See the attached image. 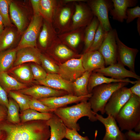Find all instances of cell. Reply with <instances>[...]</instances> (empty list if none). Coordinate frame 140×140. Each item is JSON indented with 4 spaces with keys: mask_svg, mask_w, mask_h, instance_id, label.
I'll return each mask as SVG.
<instances>
[{
    "mask_svg": "<svg viewBox=\"0 0 140 140\" xmlns=\"http://www.w3.org/2000/svg\"><path fill=\"white\" fill-rule=\"evenodd\" d=\"M47 121L38 120L13 124L7 121L0 124L5 133L4 140H48L50 136Z\"/></svg>",
    "mask_w": 140,
    "mask_h": 140,
    "instance_id": "cell-1",
    "label": "cell"
},
{
    "mask_svg": "<svg viewBox=\"0 0 140 140\" xmlns=\"http://www.w3.org/2000/svg\"><path fill=\"white\" fill-rule=\"evenodd\" d=\"M53 113L61 120L68 128L77 131L80 129L77 122L82 117L87 116L93 122L97 120L95 113L91 109L90 103L87 100L82 101L72 106L57 109Z\"/></svg>",
    "mask_w": 140,
    "mask_h": 140,
    "instance_id": "cell-2",
    "label": "cell"
},
{
    "mask_svg": "<svg viewBox=\"0 0 140 140\" xmlns=\"http://www.w3.org/2000/svg\"><path fill=\"white\" fill-rule=\"evenodd\" d=\"M115 118L121 131L134 129L140 123V97L132 94Z\"/></svg>",
    "mask_w": 140,
    "mask_h": 140,
    "instance_id": "cell-3",
    "label": "cell"
},
{
    "mask_svg": "<svg viewBox=\"0 0 140 140\" xmlns=\"http://www.w3.org/2000/svg\"><path fill=\"white\" fill-rule=\"evenodd\" d=\"M129 83L124 82L103 84L94 87L89 102L93 111L96 113L100 111L104 114V107L113 93L116 90L125 86Z\"/></svg>",
    "mask_w": 140,
    "mask_h": 140,
    "instance_id": "cell-4",
    "label": "cell"
},
{
    "mask_svg": "<svg viewBox=\"0 0 140 140\" xmlns=\"http://www.w3.org/2000/svg\"><path fill=\"white\" fill-rule=\"evenodd\" d=\"M74 11V4H67L59 1L52 23L56 30H58V34L70 31L72 18Z\"/></svg>",
    "mask_w": 140,
    "mask_h": 140,
    "instance_id": "cell-5",
    "label": "cell"
},
{
    "mask_svg": "<svg viewBox=\"0 0 140 140\" xmlns=\"http://www.w3.org/2000/svg\"><path fill=\"white\" fill-rule=\"evenodd\" d=\"M94 16L106 32L112 29L108 17V13L113 7L112 1L107 0H89L86 1Z\"/></svg>",
    "mask_w": 140,
    "mask_h": 140,
    "instance_id": "cell-6",
    "label": "cell"
},
{
    "mask_svg": "<svg viewBox=\"0 0 140 140\" xmlns=\"http://www.w3.org/2000/svg\"><path fill=\"white\" fill-rule=\"evenodd\" d=\"M132 94L130 88L125 86L115 90L105 106V113L115 118L121 108L129 100Z\"/></svg>",
    "mask_w": 140,
    "mask_h": 140,
    "instance_id": "cell-7",
    "label": "cell"
},
{
    "mask_svg": "<svg viewBox=\"0 0 140 140\" xmlns=\"http://www.w3.org/2000/svg\"><path fill=\"white\" fill-rule=\"evenodd\" d=\"M43 21V18L40 14L34 15L16 48L17 50L24 47L36 46L37 39L42 25Z\"/></svg>",
    "mask_w": 140,
    "mask_h": 140,
    "instance_id": "cell-8",
    "label": "cell"
},
{
    "mask_svg": "<svg viewBox=\"0 0 140 140\" xmlns=\"http://www.w3.org/2000/svg\"><path fill=\"white\" fill-rule=\"evenodd\" d=\"M117 32L115 29H112L108 31L98 50L104 58L106 65L117 62V46L116 40Z\"/></svg>",
    "mask_w": 140,
    "mask_h": 140,
    "instance_id": "cell-9",
    "label": "cell"
},
{
    "mask_svg": "<svg viewBox=\"0 0 140 140\" xmlns=\"http://www.w3.org/2000/svg\"><path fill=\"white\" fill-rule=\"evenodd\" d=\"M58 66V74L65 80L72 82L85 72L82 65L81 56L79 58L69 59Z\"/></svg>",
    "mask_w": 140,
    "mask_h": 140,
    "instance_id": "cell-10",
    "label": "cell"
},
{
    "mask_svg": "<svg viewBox=\"0 0 140 140\" xmlns=\"http://www.w3.org/2000/svg\"><path fill=\"white\" fill-rule=\"evenodd\" d=\"M83 2L74 3L75 11L72 18L70 31L86 27L93 18L94 16L90 7Z\"/></svg>",
    "mask_w": 140,
    "mask_h": 140,
    "instance_id": "cell-11",
    "label": "cell"
},
{
    "mask_svg": "<svg viewBox=\"0 0 140 140\" xmlns=\"http://www.w3.org/2000/svg\"><path fill=\"white\" fill-rule=\"evenodd\" d=\"M116 40L117 46V62L128 67L130 71L135 73V61L138 50L129 47L125 45L119 39L117 32Z\"/></svg>",
    "mask_w": 140,
    "mask_h": 140,
    "instance_id": "cell-12",
    "label": "cell"
},
{
    "mask_svg": "<svg viewBox=\"0 0 140 140\" xmlns=\"http://www.w3.org/2000/svg\"><path fill=\"white\" fill-rule=\"evenodd\" d=\"M92 95V93L82 96H77L67 94L57 97L42 98L38 100L50 109L55 110L64 107L68 104L73 103H78L83 101H87Z\"/></svg>",
    "mask_w": 140,
    "mask_h": 140,
    "instance_id": "cell-13",
    "label": "cell"
},
{
    "mask_svg": "<svg viewBox=\"0 0 140 140\" xmlns=\"http://www.w3.org/2000/svg\"><path fill=\"white\" fill-rule=\"evenodd\" d=\"M95 115L97 120L102 123L106 129V133L102 140H127L124 134L122 132L115 118L110 115L106 118L97 113Z\"/></svg>",
    "mask_w": 140,
    "mask_h": 140,
    "instance_id": "cell-14",
    "label": "cell"
},
{
    "mask_svg": "<svg viewBox=\"0 0 140 140\" xmlns=\"http://www.w3.org/2000/svg\"><path fill=\"white\" fill-rule=\"evenodd\" d=\"M20 92L37 99L57 97L68 94L66 91L55 89L41 85H35L18 91Z\"/></svg>",
    "mask_w": 140,
    "mask_h": 140,
    "instance_id": "cell-15",
    "label": "cell"
},
{
    "mask_svg": "<svg viewBox=\"0 0 140 140\" xmlns=\"http://www.w3.org/2000/svg\"><path fill=\"white\" fill-rule=\"evenodd\" d=\"M93 72L101 73L104 76H110L113 79H122L129 77L137 80H140V76L130 70L125 69L124 66L117 62L107 67L96 69Z\"/></svg>",
    "mask_w": 140,
    "mask_h": 140,
    "instance_id": "cell-16",
    "label": "cell"
},
{
    "mask_svg": "<svg viewBox=\"0 0 140 140\" xmlns=\"http://www.w3.org/2000/svg\"><path fill=\"white\" fill-rule=\"evenodd\" d=\"M41 85L53 89L63 90L74 95L72 82L64 79L58 73H47L44 79L38 81Z\"/></svg>",
    "mask_w": 140,
    "mask_h": 140,
    "instance_id": "cell-17",
    "label": "cell"
},
{
    "mask_svg": "<svg viewBox=\"0 0 140 140\" xmlns=\"http://www.w3.org/2000/svg\"><path fill=\"white\" fill-rule=\"evenodd\" d=\"M81 57L85 71L92 72L105 67L104 58L97 50L87 52L81 55Z\"/></svg>",
    "mask_w": 140,
    "mask_h": 140,
    "instance_id": "cell-18",
    "label": "cell"
},
{
    "mask_svg": "<svg viewBox=\"0 0 140 140\" xmlns=\"http://www.w3.org/2000/svg\"><path fill=\"white\" fill-rule=\"evenodd\" d=\"M113 7L110 10L114 20L123 22L126 19V11L129 7L135 6L138 1L136 0H112Z\"/></svg>",
    "mask_w": 140,
    "mask_h": 140,
    "instance_id": "cell-19",
    "label": "cell"
},
{
    "mask_svg": "<svg viewBox=\"0 0 140 140\" xmlns=\"http://www.w3.org/2000/svg\"><path fill=\"white\" fill-rule=\"evenodd\" d=\"M39 50L35 47L22 48L17 51L13 65L16 66L27 62H32L38 65L41 64Z\"/></svg>",
    "mask_w": 140,
    "mask_h": 140,
    "instance_id": "cell-20",
    "label": "cell"
},
{
    "mask_svg": "<svg viewBox=\"0 0 140 140\" xmlns=\"http://www.w3.org/2000/svg\"><path fill=\"white\" fill-rule=\"evenodd\" d=\"M85 27H81L58 34V37L64 44L72 48H76L84 41Z\"/></svg>",
    "mask_w": 140,
    "mask_h": 140,
    "instance_id": "cell-21",
    "label": "cell"
},
{
    "mask_svg": "<svg viewBox=\"0 0 140 140\" xmlns=\"http://www.w3.org/2000/svg\"><path fill=\"white\" fill-rule=\"evenodd\" d=\"M50 128L49 140H62L65 138L67 127L61 120L53 113L52 117L46 121Z\"/></svg>",
    "mask_w": 140,
    "mask_h": 140,
    "instance_id": "cell-22",
    "label": "cell"
},
{
    "mask_svg": "<svg viewBox=\"0 0 140 140\" xmlns=\"http://www.w3.org/2000/svg\"><path fill=\"white\" fill-rule=\"evenodd\" d=\"M137 81H131L128 78L122 79H116L105 77L102 74L95 72H92L89 77L87 87L88 92L91 93L93 88L98 85L104 83L124 82L134 84Z\"/></svg>",
    "mask_w": 140,
    "mask_h": 140,
    "instance_id": "cell-23",
    "label": "cell"
},
{
    "mask_svg": "<svg viewBox=\"0 0 140 140\" xmlns=\"http://www.w3.org/2000/svg\"><path fill=\"white\" fill-rule=\"evenodd\" d=\"M42 28L39 36V42L41 47L46 48L53 42L58 37V33L52 24L45 20L42 25Z\"/></svg>",
    "mask_w": 140,
    "mask_h": 140,
    "instance_id": "cell-24",
    "label": "cell"
},
{
    "mask_svg": "<svg viewBox=\"0 0 140 140\" xmlns=\"http://www.w3.org/2000/svg\"><path fill=\"white\" fill-rule=\"evenodd\" d=\"M52 54L60 59L66 60L81 55H78L72 49L63 44L58 37L51 45Z\"/></svg>",
    "mask_w": 140,
    "mask_h": 140,
    "instance_id": "cell-25",
    "label": "cell"
},
{
    "mask_svg": "<svg viewBox=\"0 0 140 140\" xmlns=\"http://www.w3.org/2000/svg\"><path fill=\"white\" fill-rule=\"evenodd\" d=\"M59 1L40 0L39 13L43 18L47 22L52 23L54 15Z\"/></svg>",
    "mask_w": 140,
    "mask_h": 140,
    "instance_id": "cell-26",
    "label": "cell"
},
{
    "mask_svg": "<svg viewBox=\"0 0 140 140\" xmlns=\"http://www.w3.org/2000/svg\"><path fill=\"white\" fill-rule=\"evenodd\" d=\"M9 11L12 21L17 28L18 31L22 32L25 27L26 19L24 13L14 3L11 2Z\"/></svg>",
    "mask_w": 140,
    "mask_h": 140,
    "instance_id": "cell-27",
    "label": "cell"
},
{
    "mask_svg": "<svg viewBox=\"0 0 140 140\" xmlns=\"http://www.w3.org/2000/svg\"><path fill=\"white\" fill-rule=\"evenodd\" d=\"M92 72L85 71L82 76L72 82L74 95L82 96L90 94L87 87L89 77Z\"/></svg>",
    "mask_w": 140,
    "mask_h": 140,
    "instance_id": "cell-28",
    "label": "cell"
},
{
    "mask_svg": "<svg viewBox=\"0 0 140 140\" xmlns=\"http://www.w3.org/2000/svg\"><path fill=\"white\" fill-rule=\"evenodd\" d=\"M99 24L98 19L94 16L90 23L86 27L84 33L83 53L87 52L91 45Z\"/></svg>",
    "mask_w": 140,
    "mask_h": 140,
    "instance_id": "cell-29",
    "label": "cell"
},
{
    "mask_svg": "<svg viewBox=\"0 0 140 140\" xmlns=\"http://www.w3.org/2000/svg\"><path fill=\"white\" fill-rule=\"evenodd\" d=\"M17 51L14 48L0 52V72H6L13 65Z\"/></svg>",
    "mask_w": 140,
    "mask_h": 140,
    "instance_id": "cell-30",
    "label": "cell"
},
{
    "mask_svg": "<svg viewBox=\"0 0 140 140\" xmlns=\"http://www.w3.org/2000/svg\"><path fill=\"white\" fill-rule=\"evenodd\" d=\"M0 83L8 91L19 90L27 88L25 84L19 82L6 72H0Z\"/></svg>",
    "mask_w": 140,
    "mask_h": 140,
    "instance_id": "cell-31",
    "label": "cell"
},
{
    "mask_svg": "<svg viewBox=\"0 0 140 140\" xmlns=\"http://www.w3.org/2000/svg\"><path fill=\"white\" fill-rule=\"evenodd\" d=\"M17 35L11 27H5L0 33V52L7 50L16 41Z\"/></svg>",
    "mask_w": 140,
    "mask_h": 140,
    "instance_id": "cell-32",
    "label": "cell"
},
{
    "mask_svg": "<svg viewBox=\"0 0 140 140\" xmlns=\"http://www.w3.org/2000/svg\"><path fill=\"white\" fill-rule=\"evenodd\" d=\"M53 114L42 113L29 108L21 111L19 116L20 122L23 123L38 120L47 121Z\"/></svg>",
    "mask_w": 140,
    "mask_h": 140,
    "instance_id": "cell-33",
    "label": "cell"
},
{
    "mask_svg": "<svg viewBox=\"0 0 140 140\" xmlns=\"http://www.w3.org/2000/svg\"><path fill=\"white\" fill-rule=\"evenodd\" d=\"M6 121L13 123L17 124L20 122L19 111V107L13 100L10 99L7 108Z\"/></svg>",
    "mask_w": 140,
    "mask_h": 140,
    "instance_id": "cell-34",
    "label": "cell"
},
{
    "mask_svg": "<svg viewBox=\"0 0 140 140\" xmlns=\"http://www.w3.org/2000/svg\"><path fill=\"white\" fill-rule=\"evenodd\" d=\"M9 96L18 104L21 111L30 108L29 102L31 97L18 91H9Z\"/></svg>",
    "mask_w": 140,
    "mask_h": 140,
    "instance_id": "cell-35",
    "label": "cell"
},
{
    "mask_svg": "<svg viewBox=\"0 0 140 140\" xmlns=\"http://www.w3.org/2000/svg\"><path fill=\"white\" fill-rule=\"evenodd\" d=\"M14 74L20 80L25 82H30L33 79L30 66L27 65L20 66L15 69Z\"/></svg>",
    "mask_w": 140,
    "mask_h": 140,
    "instance_id": "cell-36",
    "label": "cell"
},
{
    "mask_svg": "<svg viewBox=\"0 0 140 140\" xmlns=\"http://www.w3.org/2000/svg\"><path fill=\"white\" fill-rule=\"evenodd\" d=\"M108 32L104 30L100 23L92 44L87 52L98 51L102 44Z\"/></svg>",
    "mask_w": 140,
    "mask_h": 140,
    "instance_id": "cell-37",
    "label": "cell"
},
{
    "mask_svg": "<svg viewBox=\"0 0 140 140\" xmlns=\"http://www.w3.org/2000/svg\"><path fill=\"white\" fill-rule=\"evenodd\" d=\"M40 57L43 68L47 73H58V66L47 56L41 53Z\"/></svg>",
    "mask_w": 140,
    "mask_h": 140,
    "instance_id": "cell-38",
    "label": "cell"
},
{
    "mask_svg": "<svg viewBox=\"0 0 140 140\" xmlns=\"http://www.w3.org/2000/svg\"><path fill=\"white\" fill-rule=\"evenodd\" d=\"M11 2L10 0H0V15L5 27H11L12 25L9 14V7Z\"/></svg>",
    "mask_w": 140,
    "mask_h": 140,
    "instance_id": "cell-39",
    "label": "cell"
},
{
    "mask_svg": "<svg viewBox=\"0 0 140 140\" xmlns=\"http://www.w3.org/2000/svg\"><path fill=\"white\" fill-rule=\"evenodd\" d=\"M30 109L43 113H53L55 110L50 109L38 99L31 97L29 102Z\"/></svg>",
    "mask_w": 140,
    "mask_h": 140,
    "instance_id": "cell-40",
    "label": "cell"
},
{
    "mask_svg": "<svg viewBox=\"0 0 140 140\" xmlns=\"http://www.w3.org/2000/svg\"><path fill=\"white\" fill-rule=\"evenodd\" d=\"M30 67L33 79L38 81L46 78L47 73L42 67L38 64H31Z\"/></svg>",
    "mask_w": 140,
    "mask_h": 140,
    "instance_id": "cell-41",
    "label": "cell"
},
{
    "mask_svg": "<svg viewBox=\"0 0 140 140\" xmlns=\"http://www.w3.org/2000/svg\"><path fill=\"white\" fill-rule=\"evenodd\" d=\"M126 22L129 23L137 18H140V7L139 5L131 8H128L126 11Z\"/></svg>",
    "mask_w": 140,
    "mask_h": 140,
    "instance_id": "cell-42",
    "label": "cell"
},
{
    "mask_svg": "<svg viewBox=\"0 0 140 140\" xmlns=\"http://www.w3.org/2000/svg\"><path fill=\"white\" fill-rule=\"evenodd\" d=\"M65 138L69 140H89L87 136L83 137L76 130L67 128Z\"/></svg>",
    "mask_w": 140,
    "mask_h": 140,
    "instance_id": "cell-43",
    "label": "cell"
},
{
    "mask_svg": "<svg viewBox=\"0 0 140 140\" xmlns=\"http://www.w3.org/2000/svg\"><path fill=\"white\" fill-rule=\"evenodd\" d=\"M9 102L6 92L0 83V104L7 108Z\"/></svg>",
    "mask_w": 140,
    "mask_h": 140,
    "instance_id": "cell-44",
    "label": "cell"
},
{
    "mask_svg": "<svg viewBox=\"0 0 140 140\" xmlns=\"http://www.w3.org/2000/svg\"><path fill=\"white\" fill-rule=\"evenodd\" d=\"M124 134L127 140H140V132L137 133L131 130L128 131Z\"/></svg>",
    "mask_w": 140,
    "mask_h": 140,
    "instance_id": "cell-45",
    "label": "cell"
},
{
    "mask_svg": "<svg viewBox=\"0 0 140 140\" xmlns=\"http://www.w3.org/2000/svg\"><path fill=\"white\" fill-rule=\"evenodd\" d=\"M130 89L132 94L140 97V80H137L134 85Z\"/></svg>",
    "mask_w": 140,
    "mask_h": 140,
    "instance_id": "cell-46",
    "label": "cell"
},
{
    "mask_svg": "<svg viewBox=\"0 0 140 140\" xmlns=\"http://www.w3.org/2000/svg\"><path fill=\"white\" fill-rule=\"evenodd\" d=\"M34 15L40 14L39 13L40 0H31Z\"/></svg>",
    "mask_w": 140,
    "mask_h": 140,
    "instance_id": "cell-47",
    "label": "cell"
},
{
    "mask_svg": "<svg viewBox=\"0 0 140 140\" xmlns=\"http://www.w3.org/2000/svg\"><path fill=\"white\" fill-rule=\"evenodd\" d=\"M7 116L6 108L0 104V124L6 120Z\"/></svg>",
    "mask_w": 140,
    "mask_h": 140,
    "instance_id": "cell-48",
    "label": "cell"
},
{
    "mask_svg": "<svg viewBox=\"0 0 140 140\" xmlns=\"http://www.w3.org/2000/svg\"><path fill=\"white\" fill-rule=\"evenodd\" d=\"M4 25L2 17L0 15V33L4 29Z\"/></svg>",
    "mask_w": 140,
    "mask_h": 140,
    "instance_id": "cell-49",
    "label": "cell"
},
{
    "mask_svg": "<svg viewBox=\"0 0 140 140\" xmlns=\"http://www.w3.org/2000/svg\"><path fill=\"white\" fill-rule=\"evenodd\" d=\"M5 137V132L0 128V140H4Z\"/></svg>",
    "mask_w": 140,
    "mask_h": 140,
    "instance_id": "cell-50",
    "label": "cell"
},
{
    "mask_svg": "<svg viewBox=\"0 0 140 140\" xmlns=\"http://www.w3.org/2000/svg\"><path fill=\"white\" fill-rule=\"evenodd\" d=\"M137 29L138 33L140 35V18H138L137 22Z\"/></svg>",
    "mask_w": 140,
    "mask_h": 140,
    "instance_id": "cell-51",
    "label": "cell"
},
{
    "mask_svg": "<svg viewBox=\"0 0 140 140\" xmlns=\"http://www.w3.org/2000/svg\"><path fill=\"white\" fill-rule=\"evenodd\" d=\"M134 129L136 131L140 132V123H138Z\"/></svg>",
    "mask_w": 140,
    "mask_h": 140,
    "instance_id": "cell-52",
    "label": "cell"
}]
</instances>
